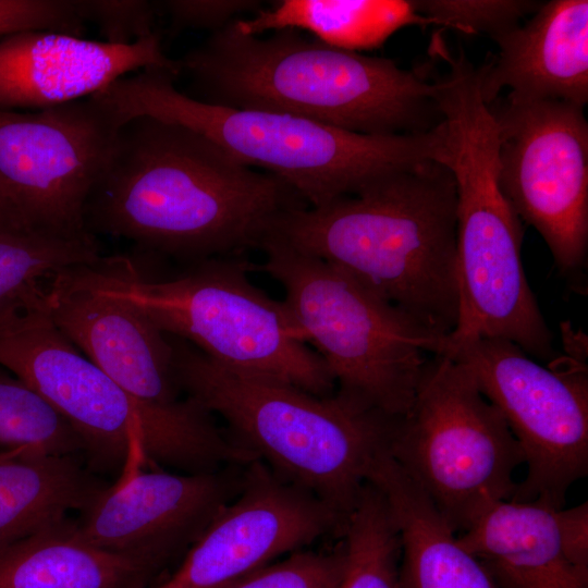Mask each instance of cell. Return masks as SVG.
<instances>
[{
    "mask_svg": "<svg viewBox=\"0 0 588 588\" xmlns=\"http://www.w3.org/2000/svg\"><path fill=\"white\" fill-rule=\"evenodd\" d=\"M341 539L345 571L340 588H402L399 530L382 492L367 481Z\"/></svg>",
    "mask_w": 588,
    "mask_h": 588,
    "instance_id": "d4e9b609",
    "label": "cell"
},
{
    "mask_svg": "<svg viewBox=\"0 0 588 588\" xmlns=\"http://www.w3.org/2000/svg\"><path fill=\"white\" fill-rule=\"evenodd\" d=\"M26 230L19 221L16 215L7 201L0 189V230Z\"/></svg>",
    "mask_w": 588,
    "mask_h": 588,
    "instance_id": "d6a6232c",
    "label": "cell"
},
{
    "mask_svg": "<svg viewBox=\"0 0 588 588\" xmlns=\"http://www.w3.org/2000/svg\"><path fill=\"white\" fill-rule=\"evenodd\" d=\"M246 466L182 474L135 470L134 465L78 514L76 532L96 548L166 569L183 559L240 492Z\"/></svg>",
    "mask_w": 588,
    "mask_h": 588,
    "instance_id": "9a60e30c",
    "label": "cell"
},
{
    "mask_svg": "<svg viewBox=\"0 0 588 588\" xmlns=\"http://www.w3.org/2000/svg\"><path fill=\"white\" fill-rule=\"evenodd\" d=\"M148 68L181 74L159 33L127 46L50 30L8 35L0 38V110L38 111L78 100Z\"/></svg>",
    "mask_w": 588,
    "mask_h": 588,
    "instance_id": "e0dca14e",
    "label": "cell"
},
{
    "mask_svg": "<svg viewBox=\"0 0 588 588\" xmlns=\"http://www.w3.org/2000/svg\"><path fill=\"white\" fill-rule=\"evenodd\" d=\"M252 265L245 257L212 258L161 280L145 275L128 257H102L82 268L163 333L188 342L210 359L316 395L333 394V378L283 302L250 282Z\"/></svg>",
    "mask_w": 588,
    "mask_h": 588,
    "instance_id": "ba28073f",
    "label": "cell"
},
{
    "mask_svg": "<svg viewBox=\"0 0 588 588\" xmlns=\"http://www.w3.org/2000/svg\"><path fill=\"white\" fill-rule=\"evenodd\" d=\"M385 451L456 535L494 503L512 499L514 473L524 464L500 412L445 355L430 359Z\"/></svg>",
    "mask_w": 588,
    "mask_h": 588,
    "instance_id": "30bf717a",
    "label": "cell"
},
{
    "mask_svg": "<svg viewBox=\"0 0 588 588\" xmlns=\"http://www.w3.org/2000/svg\"><path fill=\"white\" fill-rule=\"evenodd\" d=\"M456 204L450 169L426 160L327 205L293 209L266 240L343 269L421 326L450 335L458 320Z\"/></svg>",
    "mask_w": 588,
    "mask_h": 588,
    "instance_id": "7a4b0ae2",
    "label": "cell"
},
{
    "mask_svg": "<svg viewBox=\"0 0 588 588\" xmlns=\"http://www.w3.org/2000/svg\"><path fill=\"white\" fill-rule=\"evenodd\" d=\"M0 365L28 384L75 430L84 462L103 478L142 461L182 474L217 469L229 442L212 414L191 399L144 403L86 358L54 326L45 292L0 320Z\"/></svg>",
    "mask_w": 588,
    "mask_h": 588,
    "instance_id": "52a82bcc",
    "label": "cell"
},
{
    "mask_svg": "<svg viewBox=\"0 0 588 588\" xmlns=\"http://www.w3.org/2000/svg\"><path fill=\"white\" fill-rule=\"evenodd\" d=\"M0 446H32L50 455L83 456L84 460V443L70 424L1 365Z\"/></svg>",
    "mask_w": 588,
    "mask_h": 588,
    "instance_id": "484cf974",
    "label": "cell"
},
{
    "mask_svg": "<svg viewBox=\"0 0 588 588\" xmlns=\"http://www.w3.org/2000/svg\"><path fill=\"white\" fill-rule=\"evenodd\" d=\"M157 4L168 14L173 33L188 28L213 33L236 20L234 16L259 8L257 1L241 0H168Z\"/></svg>",
    "mask_w": 588,
    "mask_h": 588,
    "instance_id": "4dcf8cb0",
    "label": "cell"
},
{
    "mask_svg": "<svg viewBox=\"0 0 588 588\" xmlns=\"http://www.w3.org/2000/svg\"><path fill=\"white\" fill-rule=\"evenodd\" d=\"M163 571L87 543L70 517L0 550V588H149Z\"/></svg>",
    "mask_w": 588,
    "mask_h": 588,
    "instance_id": "7402d4cb",
    "label": "cell"
},
{
    "mask_svg": "<svg viewBox=\"0 0 588 588\" xmlns=\"http://www.w3.org/2000/svg\"><path fill=\"white\" fill-rule=\"evenodd\" d=\"M499 185L547 244L565 277L584 273L588 252V122L560 100L497 97Z\"/></svg>",
    "mask_w": 588,
    "mask_h": 588,
    "instance_id": "7c38bea8",
    "label": "cell"
},
{
    "mask_svg": "<svg viewBox=\"0 0 588 588\" xmlns=\"http://www.w3.org/2000/svg\"><path fill=\"white\" fill-rule=\"evenodd\" d=\"M346 517L272 471L245 468L242 489L189 548L174 572L149 588H220L275 559L343 534Z\"/></svg>",
    "mask_w": 588,
    "mask_h": 588,
    "instance_id": "5bb4252c",
    "label": "cell"
},
{
    "mask_svg": "<svg viewBox=\"0 0 588 588\" xmlns=\"http://www.w3.org/2000/svg\"><path fill=\"white\" fill-rule=\"evenodd\" d=\"M413 4L428 25H442L466 34H486L491 39L519 24L540 5L525 0H419Z\"/></svg>",
    "mask_w": 588,
    "mask_h": 588,
    "instance_id": "83f0119b",
    "label": "cell"
},
{
    "mask_svg": "<svg viewBox=\"0 0 588 588\" xmlns=\"http://www.w3.org/2000/svg\"><path fill=\"white\" fill-rule=\"evenodd\" d=\"M74 455L0 451V550L88 509L111 486Z\"/></svg>",
    "mask_w": 588,
    "mask_h": 588,
    "instance_id": "44dd1931",
    "label": "cell"
},
{
    "mask_svg": "<svg viewBox=\"0 0 588 588\" xmlns=\"http://www.w3.org/2000/svg\"><path fill=\"white\" fill-rule=\"evenodd\" d=\"M75 5L82 20L93 22L107 44L127 46L157 33L156 1L75 0Z\"/></svg>",
    "mask_w": 588,
    "mask_h": 588,
    "instance_id": "f1b7e54d",
    "label": "cell"
},
{
    "mask_svg": "<svg viewBox=\"0 0 588 588\" xmlns=\"http://www.w3.org/2000/svg\"><path fill=\"white\" fill-rule=\"evenodd\" d=\"M233 24L253 36L306 30L328 46L352 52L377 49L406 26L428 25L408 0H282Z\"/></svg>",
    "mask_w": 588,
    "mask_h": 588,
    "instance_id": "603a6c76",
    "label": "cell"
},
{
    "mask_svg": "<svg viewBox=\"0 0 588 588\" xmlns=\"http://www.w3.org/2000/svg\"><path fill=\"white\" fill-rule=\"evenodd\" d=\"M558 517L569 558L588 568V503L559 509Z\"/></svg>",
    "mask_w": 588,
    "mask_h": 588,
    "instance_id": "1f68e13d",
    "label": "cell"
},
{
    "mask_svg": "<svg viewBox=\"0 0 588 588\" xmlns=\"http://www.w3.org/2000/svg\"><path fill=\"white\" fill-rule=\"evenodd\" d=\"M101 257L96 238L0 230V320L32 304L58 272Z\"/></svg>",
    "mask_w": 588,
    "mask_h": 588,
    "instance_id": "cb8c5ba5",
    "label": "cell"
},
{
    "mask_svg": "<svg viewBox=\"0 0 588 588\" xmlns=\"http://www.w3.org/2000/svg\"><path fill=\"white\" fill-rule=\"evenodd\" d=\"M367 481L384 495L399 530L402 588H499L385 450L376 456Z\"/></svg>",
    "mask_w": 588,
    "mask_h": 588,
    "instance_id": "ffe728a7",
    "label": "cell"
},
{
    "mask_svg": "<svg viewBox=\"0 0 588 588\" xmlns=\"http://www.w3.org/2000/svg\"><path fill=\"white\" fill-rule=\"evenodd\" d=\"M252 265L283 287L291 317L320 356L335 391L390 417L411 407L424 372L449 335L434 332L343 269L266 240Z\"/></svg>",
    "mask_w": 588,
    "mask_h": 588,
    "instance_id": "9c48e42d",
    "label": "cell"
},
{
    "mask_svg": "<svg viewBox=\"0 0 588 588\" xmlns=\"http://www.w3.org/2000/svg\"><path fill=\"white\" fill-rule=\"evenodd\" d=\"M436 99L446 128L445 166L456 184L458 320L451 341L500 338L537 360L553 357L552 333L526 279L523 222L500 188L497 123L478 69L448 64Z\"/></svg>",
    "mask_w": 588,
    "mask_h": 588,
    "instance_id": "8992f818",
    "label": "cell"
},
{
    "mask_svg": "<svg viewBox=\"0 0 588 588\" xmlns=\"http://www.w3.org/2000/svg\"><path fill=\"white\" fill-rule=\"evenodd\" d=\"M45 305L58 330L135 399L169 405L184 397L169 336L136 306L95 284L82 265L49 280Z\"/></svg>",
    "mask_w": 588,
    "mask_h": 588,
    "instance_id": "2e32d148",
    "label": "cell"
},
{
    "mask_svg": "<svg viewBox=\"0 0 588 588\" xmlns=\"http://www.w3.org/2000/svg\"><path fill=\"white\" fill-rule=\"evenodd\" d=\"M168 336L183 396L220 417L228 433L278 476L347 517L397 417L338 391L320 396L225 367Z\"/></svg>",
    "mask_w": 588,
    "mask_h": 588,
    "instance_id": "277c9868",
    "label": "cell"
},
{
    "mask_svg": "<svg viewBox=\"0 0 588 588\" xmlns=\"http://www.w3.org/2000/svg\"><path fill=\"white\" fill-rule=\"evenodd\" d=\"M558 510L538 502L500 501L457 540L499 588H588V568L569 558Z\"/></svg>",
    "mask_w": 588,
    "mask_h": 588,
    "instance_id": "d6986e66",
    "label": "cell"
},
{
    "mask_svg": "<svg viewBox=\"0 0 588 588\" xmlns=\"http://www.w3.org/2000/svg\"><path fill=\"white\" fill-rule=\"evenodd\" d=\"M179 75L148 68L95 94L122 123L137 115L177 123L206 136L240 162L287 183L308 207L360 191L372 181L421 161L443 163V121L424 133L377 136L297 115L198 100L179 90Z\"/></svg>",
    "mask_w": 588,
    "mask_h": 588,
    "instance_id": "5b68a950",
    "label": "cell"
},
{
    "mask_svg": "<svg viewBox=\"0 0 588 588\" xmlns=\"http://www.w3.org/2000/svg\"><path fill=\"white\" fill-rule=\"evenodd\" d=\"M492 40L499 52L478 66L483 102L503 89L520 101L560 100L580 108L588 102V1L540 3L523 25Z\"/></svg>",
    "mask_w": 588,
    "mask_h": 588,
    "instance_id": "ac0fdd59",
    "label": "cell"
},
{
    "mask_svg": "<svg viewBox=\"0 0 588 588\" xmlns=\"http://www.w3.org/2000/svg\"><path fill=\"white\" fill-rule=\"evenodd\" d=\"M308 207L278 176L184 125L137 115L115 136L84 209L91 234L186 266L261 248L284 213Z\"/></svg>",
    "mask_w": 588,
    "mask_h": 588,
    "instance_id": "6da1fadb",
    "label": "cell"
},
{
    "mask_svg": "<svg viewBox=\"0 0 588 588\" xmlns=\"http://www.w3.org/2000/svg\"><path fill=\"white\" fill-rule=\"evenodd\" d=\"M461 365L500 412L527 466L510 500L561 509L588 473V372L576 359L546 367L500 338L448 340Z\"/></svg>",
    "mask_w": 588,
    "mask_h": 588,
    "instance_id": "8fae6325",
    "label": "cell"
},
{
    "mask_svg": "<svg viewBox=\"0 0 588 588\" xmlns=\"http://www.w3.org/2000/svg\"><path fill=\"white\" fill-rule=\"evenodd\" d=\"M25 30L82 37L85 22L75 0H0V38Z\"/></svg>",
    "mask_w": 588,
    "mask_h": 588,
    "instance_id": "f546056e",
    "label": "cell"
},
{
    "mask_svg": "<svg viewBox=\"0 0 588 588\" xmlns=\"http://www.w3.org/2000/svg\"><path fill=\"white\" fill-rule=\"evenodd\" d=\"M345 563L343 541L331 550L302 549L220 588H340Z\"/></svg>",
    "mask_w": 588,
    "mask_h": 588,
    "instance_id": "4316f807",
    "label": "cell"
},
{
    "mask_svg": "<svg viewBox=\"0 0 588 588\" xmlns=\"http://www.w3.org/2000/svg\"><path fill=\"white\" fill-rule=\"evenodd\" d=\"M177 62L196 99L215 105L289 113L377 136L424 133L443 121L436 84L419 70L341 50L295 29L261 37L244 35L231 22Z\"/></svg>",
    "mask_w": 588,
    "mask_h": 588,
    "instance_id": "3957f363",
    "label": "cell"
},
{
    "mask_svg": "<svg viewBox=\"0 0 588 588\" xmlns=\"http://www.w3.org/2000/svg\"><path fill=\"white\" fill-rule=\"evenodd\" d=\"M121 125L94 95L33 112L0 110V189L26 230L96 238L84 209Z\"/></svg>",
    "mask_w": 588,
    "mask_h": 588,
    "instance_id": "4fadbf2b",
    "label": "cell"
}]
</instances>
